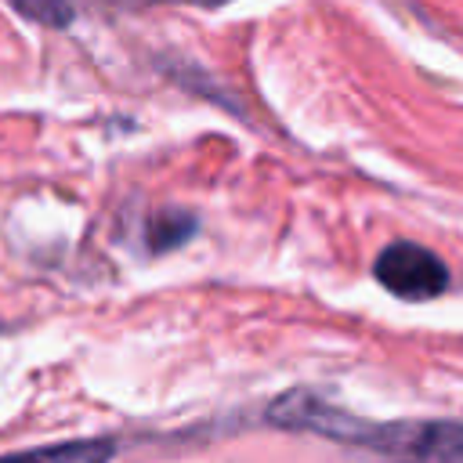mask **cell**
<instances>
[{"mask_svg": "<svg viewBox=\"0 0 463 463\" xmlns=\"http://www.w3.org/2000/svg\"><path fill=\"white\" fill-rule=\"evenodd\" d=\"M271 423L311 430L344 445H358L380 452L394 463H463V423L434 420V423H369L351 416L329 402H318L304 391L282 394L271 412Z\"/></svg>", "mask_w": 463, "mask_h": 463, "instance_id": "cell-1", "label": "cell"}, {"mask_svg": "<svg viewBox=\"0 0 463 463\" xmlns=\"http://www.w3.org/2000/svg\"><path fill=\"white\" fill-rule=\"evenodd\" d=\"M373 275L380 279L383 289H391L394 297H405V300H430L449 286L445 260L434 250H427L420 242H405V239L380 250Z\"/></svg>", "mask_w": 463, "mask_h": 463, "instance_id": "cell-2", "label": "cell"}, {"mask_svg": "<svg viewBox=\"0 0 463 463\" xmlns=\"http://www.w3.org/2000/svg\"><path fill=\"white\" fill-rule=\"evenodd\" d=\"M112 452H116V441L83 438V441H61V445H47V449L0 456V463H109Z\"/></svg>", "mask_w": 463, "mask_h": 463, "instance_id": "cell-3", "label": "cell"}, {"mask_svg": "<svg viewBox=\"0 0 463 463\" xmlns=\"http://www.w3.org/2000/svg\"><path fill=\"white\" fill-rule=\"evenodd\" d=\"M22 18L40 22V25H69L83 4H119V7H145V4H184V0H7ZM203 4V0H195Z\"/></svg>", "mask_w": 463, "mask_h": 463, "instance_id": "cell-4", "label": "cell"}, {"mask_svg": "<svg viewBox=\"0 0 463 463\" xmlns=\"http://www.w3.org/2000/svg\"><path fill=\"white\" fill-rule=\"evenodd\" d=\"M192 228H195V217L192 213L166 210V213L156 217V224L148 232V242H152V250H170V246H181L192 235Z\"/></svg>", "mask_w": 463, "mask_h": 463, "instance_id": "cell-5", "label": "cell"}]
</instances>
